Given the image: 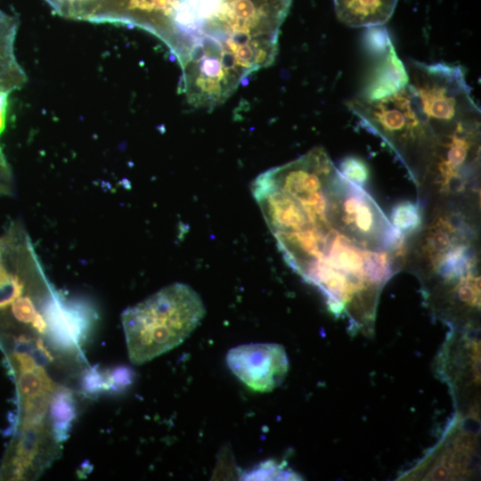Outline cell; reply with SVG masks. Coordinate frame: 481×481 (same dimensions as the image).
Wrapping results in <instances>:
<instances>
[{"label": "cell", "mask_w": 481, "mask_h": 481, "mask_svg": "<svg viewBox=\"0 0 481 481\" xmlns=\"http://www.w3.org/2000/svg\"><path fill=\"white\" fill-rule=\"evenodd\" d=\"M206 314L200 295L173 283L127 307L121 315L130 361L143 364L182 344Z\"/></svg>", "instance_id": "obj_1"}, {"label": "cell", "mask_w": 481, "mask_h": 481, "mask_svg": "<svg viewBox=\"0 0 481 481\" xmlns=\"http://www.w3.org/2000/svg\"><path fill=\"white\" fill-rule=\"evenodd\" d=\"M346 105L394 150L413 175L424 177L436 135L422 117L408 85L390 96L376 101L356 96Z\"/></svg>", "instance_id": "obj_2"}, {"label": "cell", "mask_w": 481, "mask_h": 481, "mask_svg": "<svg viewBox=\"0 0 481 481\" xmlns=\"http://www.w3.org/2000/svg\"><path fill=\"white\" fill-rule=\"evenodd\" d=\"M405 68L408 86L436 135L451 134L462 126L480 124V109L460 66L411 60Z\"/></svg>", "instance_id": "obj_3"}, {"label": "cell", "mask_w": 481, "mask_h": 481, "mask_svg": "<svg viewBox=\"0 0 481 481\" xmlns=\"http://www.w3.org/2000/svg\"><path fill=\"white\" fill-rule=\"evenodd\" d=\"M480 124L460 126L454 132L436 135L429 165L424 177L441 189H462L479 167Z\"/></svg>", "instance_id": "obj_4"}, {"label": "cell", "mask_w": 481, "mask_h": 481, "mask_svg": "<svg viewBox=\"0 0 481 481\" xmlns=\"http://www.w3.org/2000/svg\"><path fill=\"white\" fill-rule=\"evenodd\" d=\"M226 363L244 385L261 393L280 386L289 370L286 351L276 343L237 346L227 352Z\"/></svg>", "instance_id": "obj_5"}, {"label": "cell", "mask_w": 481, "mask_h": 481, "mask_svg": "<svg viewBox=\"0 0 481 481\" xmlns=\"http://www.w3.org/2000/svg\"><path fill=\"white\" fill-rule=\"evenodd\" d=\"M178 0H102L91 22L143 29L167 44Z\"/></svg>", "instance_id": "obj_6"}, {"label": "cell", "mask_w": 481, "mask_h": 481, "mask_svg": "<svg viewBox=\"0 0 481 481\" xmlns=\"http://www.w3.org/2000/svg\"><path fill=\"white\" fill-rule=\"evenodd\" d=\"M376 58L378 61L358 95L368 101L390 96L408 85L406 68L398 58L393 44L385 53Z\"/></svg>", "instance_id": "obj_7"}, {"label": "cell", "mask_w": 481, "mask_h": 481, "mask_svg": "<svg viewBox=\"0 0 481 481\" xmlns=\"http://www.w3.org/2000/svg\"><path fill=\"white\" fill-rule=\"evenodd\" d=\"M398 0H333L338 20L349 27H373L385 24Z\"/></svg>", "instance_id": "obj_8"}, {"label": "cell", "mask_w": 481, "mask_h": 481, "mask_svg": "<svg viewBox=\"0 0 481 481\" xmlns=\"http://www.w3.org/2000/svg\"><path fill=\"white\" fill-rule=\"evenodd\" d=\"M18 20L0 11V92L11 93L26 81L14 53Z\"/></svg>", "instance_id": "obj_9"}, {"label": "cell", "mask_w": 481, "mask_h": 481, "mask_svg": "<svg viewBox=\"0 0 481 481\" xmlns=\"http://www.w3.org/2000/svg\"><path fill=\"white\" fill-rule=\"evenodd\" d=\"M75 418V405L71 394L62 387L53 395L51 405L52 433L57 442L67 438Z\"/></svg>", "instance_id": "obj_10"}, {"label": "cell", "mask_w": 481, "mask_h": 481, "mask_svg": "<svg viewBox=\"0 0 481 481\" xmlns=\"http://www.w3.org/2000/svg\"><path fill=\"white\" fill-rule=\"evenodd\" d=\"M391 224L405 237L420 229L422 212L420 205L412 201H403L395 205L390 213Z\"/></svg>", "instance_id": "obj_11"}, {"label": "cell", "mask_w": 481, "mask_h": 481, "mask_svg": "<svg viewBox=\"0 0 481 481\" xmlns=\"http://www.w3.org/2000/svg\"><path fill=\"white\" fill-rule=\"evenodd\" d=\"M338 171L346 179L360 187H363L370 179L368 166L358 157L344 158L339 163Z\"/></svg>", "instance_id": "obj_12"}, {"label": "cell", "mask_w": 481, "mask_h": 481, "mask_svg": "<svg viewBox=\"0 0 481 481\" xmlns=\"http://www.w3.org/2000/svg\"><path fill=\"white\" fill-rule=\"evenodd\" d=\"M12 172L0 147V195H12Z\"/></svg>", "instance_id": "obj_13"}, {"label": "cell", "mask_w": 481, "mask_h": 481, "mask_svg": "<svg viewBox=\"0 0 481 481\" xmlns=\"http://www.w3.org/2000/svg\"><path fill=\"white\" fill-rule=\"evenodd\" d=\"M9 94L8 92H0V135L5 125Z\"/></svg>", "instance_id": "obj_14"}]
</instances>
